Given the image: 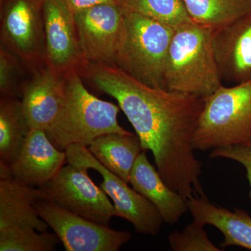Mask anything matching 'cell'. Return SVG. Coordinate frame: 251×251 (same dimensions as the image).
<instances>
[{"instance_id":"obj_1","label":"cell","mask_w":251,"mask_h":251,"mask_svg":"<svg viewBox=\"0 0 251 251\" xmlns=\"http://www.w3.org/2000/svg\"><path fill=\"white\" fill-rule=\"evenodd\" d=\"M84 75L117 100L170 188L186 200L205 196L193 147L204 98L145 85L115 64L88 62Z\"/></svg>"},{"instance_id":"obj_2","label":"cell","mask_w":251,"mask_h":251,"mask_svg":"<svg viewBox=\"0 0 251 251\" xmlns=\"http://www.w3.org/2000/svg\"><path fill=\"white\" fill-rule=\"evenodd\" d=\"M120 106L97 98L86 88L79 73L65 75V97L57 118L46 130L54 147L65 151L72 145L90 146L108 133L130 134L117 121Z\"/></svg>"},{"instance_id":"obj_3","label":"cell","mask_w":251,"mask_h":251,"mask_svg":"<svg viewBox=\"0 0 251 251\" xmlns=\"http://www.w3.org/2000/svg\"><path fill=\"white\" fill-rule=\"evenodd\" d=\"M213 33L194 22L175 29L165 68V90L204 99L222 85Z\"/></svg>"},{"instance_id":"obj_4","label":"cell","mask_w":251,"mask_h":251,"mask_svg":"<svg viewBox=\"0 0 251 251\" xmlns=\"http://www.w3.org/2000/svg\"><path fill=\"white\" fill-rule=\"evenodd\" d=\"M251 141V81L221 85L204 98L193 138L195 150L206 151Z\"/></svg>"},{"instance_id":"obj_5","label":"cell","mask_w":251,"mask_h":251,"mask_svg":"<svg viewBox=\"0 0 251 251\" xmlns=\"http://www.w3.org/2000/svg\"><path fill=\"white\" fill-rule=\"evenodd\" d=\"M175 31L143 15L126 11L115 65L145 85L164 89L165 68Z\"/></svg>"},{"instance_id":"obj_6","label":"cell","mask_w":251,"mask_h":251,"mask_svg":"<svg viewBox=\"0 0 251 251\" xmlns=\"http://www.w3.org/2000/svg\"><path fill=\"white\" fill-rule=\"evenodd\" d=\"M44 0H4L1 3V46L17 56L31 72L46 63Z\"/></svg>"},{"instance_id":"obj_7","label":"cell","mask_w":251,"mask_h":251,"mask_svg":"<svg viewBox=\"0 0 251 251\" xmlns=\"http://www.w3.org/2000/svg\"><path fill=\"white\" fill-rule=\"evenodd\" d=\"M67 163L82 169L98 172L103 177L100 188L112 200L116 216L126 220L138 233L156 236L161 232L163 218L156 206L120 176L105 168L87 147L72 145L65 150Z\"/></svg>"},{"instance_id":"obj_8","label":"cell","mask_w":251,"mask_h":251,"mask_svg":"<svg viewBox=\"0 0 251 251\" xmlns=\"http://www.w3.org/2000/svg\"><path fill=\"white\" fill-rule=\"evenodd\" d=\"M43 199L66 210L109 226L116 216L115 206L101 188L94 184L88 171L68 163L50 181L38 187Z\"/></svg>"},{"instance_id":"obj_9","label":"cell","mask_w":251,"mask_h":251,"mask_svg":"<svg viewBox=\"0 0 251 251\" xmlns=\"http://www.w3.org/2000/svg\"><path fill=\"white\" fill-rule=\"evenodd\" d=\"M34 206L67 251H117L132 237L130 232L114 230L46 200H39Z\"/></svg>"},{"instance_id":"obj_10","label":"cell","mask_w":251,"mask_h":251,"mask_svg":"<svg viewBox=\"0 0 251 251\" xmlns=\"http://www.w3.org/2000/svg\"><path fill=\"white\" fill-rule=\"evenodd\" d=\"M126 9L118 2L92 6L74 15L87 62L115 64L125 29Z\"/></svg>"},{"instance_id":"obj_11","label":"cell","mask_w":251,"mask_h":251,"mask_svg":"<svg viewBox=\"0 0 251 251\" xmlns=\"http://www.w3.org/2000/svg\"><path fill=\"white\" fill-rule=\"evenodd\" d=\"M46 63L63 75H84L88 62L81 51L74 15L61 0H44Z\"/></svg>"},{"instance_id":"obj_12","label":"cell","mask_w":251,"mask_h":251,"mask_svg":"<svg viewBox=\"0 0 251 251\" xmlns=\"http://www.w3.org/2000/svg\"><path fill=\"white\" fill-rule=\"evenodd\" d=\"M31 73L21 87L23 112L31 129L46 130L64 103L65 75L47 65Z\"/></svg>"},{"instance_id":"obj_13","label":"cell","mask_w":251,"mask_h":251,"mask_svg":"<svg viewBox=\"0 0 251 251\" xmlns=\"http://www.w3.org/2000/svg\"><path fill=\"white\" fill-rule=\"evenodd\" d=\"M212 45L222 80L251 81V14L214 30Z\"/></svg>"},{"instance_id":"obj_14","label":"cell","mask_w":251,"mask_h":251,"mask_svg":"<svg viewBox=\"0 0 251 251\" xmlns=\"http://www.w3.org/2000/svg\"><path fill=\"white\" fill-rule=\"evenodd\" d=\"M66 163L67 153L54 147L45 130L30 129L10 171L23 184L39 187L54 177Z\"/></svg>"},{"instance_id":"obj_15","label":"cell","mask_w":251,"mask_h":251,"mask_svg":"<svg viewBox=\"0 0 251 251\" xmlns=\"http://www.w3.org/2000/svg\"><path fill=\"white\" fill-rule=\"evenodd\" d=\"M43 199L38 187L23 184L12 176L0 179V229L8 227L49 228L36 210L34 203Z\"/></svg>"},{"instance_id":"obj_16","label":"cell","mask_w":251,"mask_h":251,"mask_svg":"<svg viewBox=\"0 0 251 251\" xmlns=\"http://www.w3.org/2000/svg\"><path fill=\"white\" fill-rule=\"evenodd\" d=\"M145 152L143 151L135 161L130 184L156 206L165 223L176 224L188 211L186 200L168 186Z\"/></svg>"},{"instance_id":"obj_17","label":"cell","mask_w":251,"mask_h":251,"mask_svg":"<svg viewBox=\"0 0 251 251\" xmlns=\"http://www.w3.org/2000/svg\"><path fill=\"white\" fill-rule=\"evenodd\" d=\"M186 204L194 221L214 226L224 234L221 249L237 246L251 250V216L247 211L216 205L205 196H193L186 200Z\"/></svg>"},{"instance_id":"obj_18","label":"cell","mask_w":251,"mask_h":251,"mask_svg":"<svg viewBox=\"0 0 251 251\" xmlns=\"http://www.w3.org/2000/svg\"><path fill=\"white\" fill-rule=\"evenodd\" d=\"M88 150L105 168L128 184L135 161L143 151L139 138L133 133L101 135L90 144Z\"/></svg>"},{"instance_id":"obj_19","label":"cell","mask_w":251,"mask_h":251,"mask_svg":"<svg viewBox=\"0 0 251 251\" xmlns=\"http://www.w3.org/2000/svg\"><path fill=\"white\" fill-rule=\"evenodd\" d=\"M31 128L18 98L0 99V166H11Z\"/></svg>"},{"instance_id":"obj_20","label":"cell","mask_w":251,"mask_h":251,"mask_svg":"<svg viewBox=\"0 0 251 251\" xmlns=\"http://www.w3.org/2000/svg\"><path fill=\"white\" fill-rule=\"evenodd\" d=\"M193 22L216 30L251 14V0H183Z\"/></svg>"},{"instance_id":"obj_21","label":"cell","mask_w":251,"mask_h":251,"mask_svg":"<svg viewBox=\"0 0 251 251\" xmlns=\"http://www.w3.org/2000/svg\"><path fill=\"white\" fill-rule=\"evenodd\" d=\"M124 9L176 29L193 22L183 0H117Z\"/></svg>"},{"instance_id":"obj_22","label":"cell","mask_w":251,"mask_h":251,"mask_svg":"<svg viewBox=\"0 0 251 251\" xmlns=\"http://www.w3.org/2000/svg\"><path fill=\"white\" fill-rule=\"evenodd\" d=\"M59 242L57 234L47 231L21 227L0 229L1 251H53Z\"/></svg>"},{"instance_id":"obj_23","label":"cell","mask_w":251,"mask_h":251,"mask_svg":"<svg viewBox=\"0 0 251 251\" xmlns=\"http://www.w3.org/2000/svg\"><path fill=\"white\" fill-rule=\"evenodd\" d=\"M204 225L193 220L182 231L175 230L168 236L173 251H221L209 239Z\"/></svg>"},{"instance_id":"obj_24","label":"cell","mask_w":251,"mask_h":251,"mask_svg":"<svg viewBox=\"0 0 251 251\" xmlns=\"http://www.w3.org/2000/svg\"><path fill=\"white\" fill-rule=\"evenodd\" d=\"M25 66L17 56L0 46V92L1 97L19 98Z\"/></svg>"},{"instance_id":"obj_25","label":"cell","mask_w":251,"mask_h":251,"mask_svg":"<svg viewBox=\"0 0 251 251\" xmlns=\"http://www.w3.org/2000/svg\"><path fill=\"white\" fill-rule=\"evenodd\" d=\"M209 156L212 158H223L240 163L247 171V179L250 184L249 197L251 201V145H233L214 149Z\"/></svg>"},{"instance_id":"obj_26","label":"cell","mask_w":251,"mask_h":251,"mask_svg":"<svg viewBox=\"0 0 251 251\" xmlns=\"http://www.w3.org/2000/svg\"><path fill=\"white\" fill-rule=\"evenodd\" d=\"M61 1L74 15L97 5L117 2V0H61Z\"/></svg>"},{"instance_id":"obj_27","label":"cell","mask_w":251,"mask_h":251,"mask_svg":"<svg viewBox=\"0 0 251 251\" xmlns=\"http://www.w3.org/2000/svg\"><path fill=\"white\" fill-rule=\"evenodd\" d=\"M248 145H251V141L250 142V143H249V144H248Z\"/></svg>"}]
</instances>
